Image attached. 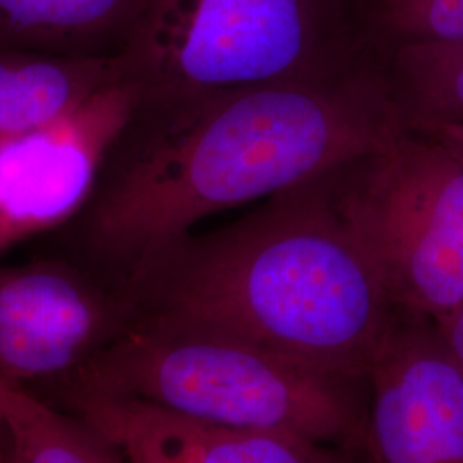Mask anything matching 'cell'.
I'll return each instance as SVG.
<instances>
[{
	"instance_id": "7c38bea8",
	"label": "cell",
	"mask_w": 463,
	"mask_h": 463,
	"mask_svg": "<svg viewBox=\"0 0 463 463\" xmlns=\"http://www.w3.org/2000/svg\"><path fill=\"white\" fill-rule=\"evenodd\" d=\"M0 409L17 463H126L101 432L30 388L0 381Z\"/></svg>"
},
{
	"instance_id": "2e32d148",
	"label": "cell",
	"mask_w": 463,
	"mask_h": 463,
	"mask_svg": "<svg viewBox=\"0 0 463 463\" xmlns=\"http://www.w3.org/2000/svg\"><path fill=\"white\" fill-rule=\"evenodd\" d=\"M7 447H9V432H7V424H5V415L0 409V463H5Z\"/></svg>"
},
{
	"instance_id": "277c9868",
	"label": "cell",
	"mask_w": 463,
	"mask_h": 463,
	"mask_svg": "<svg viewBox=\"0 0 463 463\" xmlns=\"http://www.w3.org/2000/svg\"><path fill=\"white\" fill-rule=\"evenodd\" d=\"M392 306L441 321L463 302V156L403 128L380 148L319 174Z\"/></svg>"
},
{
	"instance_id": "e0dca14e",
	"label": "cell",
	"mask_w": 463,
	"mask_h": 463,
	"mask_svg": "<svg viewBox=\"0 0 463 463\" xmlns=\"http://www.w3.org/2000/svg\"><path fill=\"white\" fill-rule=\"evenodd\" d=\"M5 463H17L16 457H14V453H13V447H11V439H9V447H7Z\"/></svg>"
},
{
	"instance_id": "7a4b0ae2",
	"label": "cell",
	"mask_w": 463,
	"mask_h": 463,
	"mask_svg": "<svg viewBox=\"0 0 463 463\" xmlns=\"http://www.w3.org/2000/svg\"><path fill=\"white\" fill-rule=\"evenodd\" d=\"M122 288L136 326L223 336L359 378L395 316L319 175L155 249Z\"/></svg>"
},
{
	"instance_id": "9c48e42d",
	"label": "cell",
	"mask_w": 463,
	"mask_h": 463,
	"mask_svg": "<svg viewBox=\"0 0 463 463\" xmlns=\"http://www.w3.org/2000/svg\"><path fill=\"white\" fill-rule=\"evenodd\" d=\"M47 392L55 405L101 432L126 463H361V457L340 448L215 426L139 400L61 388Z\"/></svg>"
},
{
	"instance_id": "3957f363",
	"label": "cell",
	"mask_w": 463,
	"mask_h": 463,
	"mask_svg": "<svg viewBox=\"0 0 463 463\" xmlns=\"http://www.w3.org/2000/svg\"><path fill=\"white\" fill-rule=\"evenodd\" d=\"M42 388L131 398L201 422L279 432L357 457L364 447L369 378L215 335L133 325L72 376Z\"/></svg>"
},
{
	"instance_id": "8fae6325",
	"label": "cell",
	"mask_w": 463,
	"mask_h": 463,
	"mask_svg": "<svg viewBox=\"0 0 463 463\" xmlns=\"http://www.w3.org/2000/svg\"><path fill=\"white\" fill-rule=\"evenodd\" d=\"M137 67L136 53L88 61L0 49V139L64 116Z\"/></svg>"
},
{
	"instance_id": "5b68a950",
	"label": "cell",
	"mask_w": 463,
	"mask_h": 463,
	"mask_svg": "<svg viewBox=\"0 0 463 463\" xmlns=\"http://www.w3.org/2000/svg\"><path fill=\"white\" fill-rule=\"evenodd\" d=\"M136 53L160 91L326 83L380 69L354 0H162Z\"/></svg>"
},
{
	"instance_id": "52a82bcc",
	"label": "cell",
	"mask_w": 463,
	"mask_h": 463,
	"mask_svg": "<svg viewBox=\"0 0 463 463\" xmlns=\"http://www.w3.org/2000/svg\"><path fill=\"white\" fill-rule=\"evenodd\" d=\"M146 84L139 64L64 116L0 139V256L80 213Z\"/></svg>"
},
{
	"instance_id": "4fadbf2b",
	"label": "cell",
	"mask_w": 463,
	"mask_h": 463,
	"mask_svg": "<svg viewBox=\"0 0 463 463\" xmlns=\"http://www.w3.org/2000/svg\"><path fill=\"white\" fill-rule=\"evenodd\" d=\"M371 59L420 43L463 40V0H354Z\"/></svg>"
},
{
	"instance_id": "ba28073f",
	"label": "cell",
	"mask_w": 463,
	"mask_h": 463,
	"mask_svg": "<svg viewBox=\"0 0 463 463\" xmlns=\"http://www.w3.org/2000/svg\"><path fill=\"white\" fill-rule=\"evenodd\" d=\"M361 463H463V374L434 323L395 309L369 373Z\"/></svg>"
},
{
	"instance_id": "9a60e30c",
	"label": "cell",
	"mask_w": 463,
	"mask_h": 463,
	"mask_svg": "<svg viewBox=\"0 0 463 463\" xmlns=\"http://www.w3.org/2000/svg\"><path fill=\"white\" fill-rule=\"evenodd\" d=\"M428 133L436 134L463 156V126H443V128L430 129Z\"/></svg>"
},
{
	"instance_id": "30bf717a",
	"label": "cell",
	"mask_w": 463,
	"mask_h": 463,
	"mask_svg": "<svg viewBox=\"0 0 463 463\" xmlns=\"http://www.w3.org/2000/svg\"><path fill=\"white\" fill-rule=\"evenodd\" d=\"M162 0H0V49L114 61L145 42Z\"/></svg>"
},
{
	"instance_id": "5bb4252c",
	"label": "cell",
	"mask_w": 463,
	"mask_h": 463,
	"mask_svg": "<svg viewBox=\"0 0 463 463\" xmlns=\"http://www.w3.org/2000/svg\"><path fill=\"white\" fill-rule=\"evenodd\" d=\"M434 328L448 357L463 374V302L447 317L434 323Z\"/></svg>"
},
{
	"instance_id": "6da1fadb",
	"label": "cell",
	"mask_w": 463,
	"mask_h": 463,
	"mask_svg": "<svg viewBox=\"0 0 463 463\" xmlns=\"http://www.w3.org/2000/svg\"><path fill=\"white\" fill-rule=\"evenodd\" d=\"M403 128L378 69L218 91L146 84L86 204L59 229L64 258L122 287L203 218L380 148Z\"/></svg>"
},
{
	"instance_id": "8992f818",
	"label": "cell",
	"mask_w": 463,
	"mask_h": 463,
	"mask_svg": "<svg viewBox=\"0 0 463 463\" xmlns=\"http://www.w3.org/2000/svg\"><path fill=\"white\" fill-rule=\"evenodd\" d=\"M133 321L122 287L69 258L0 266V381L42 388L66 380Z\"/></svg>"
}]
</instances>
